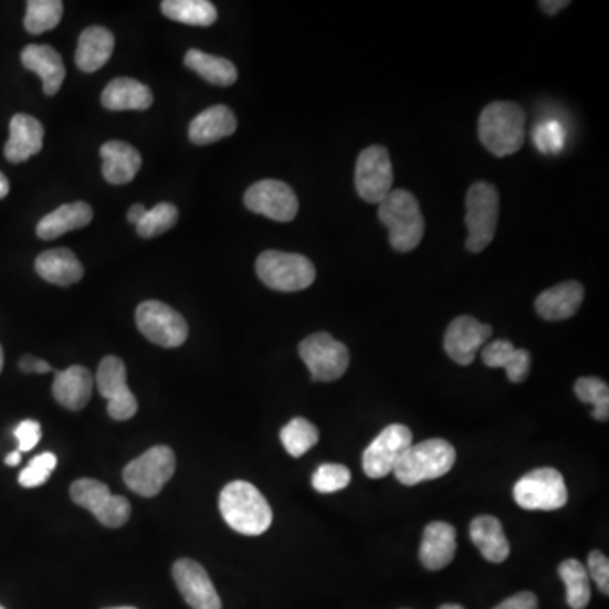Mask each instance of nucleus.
<instances>
[{
	"label": "nucleus",
	"mask_w": 609,
	"mask_h": 609,
	"mask_svg": "<svg viewBox=\"0 0 609 609\" xmlns=\"http://www.w3.org/2000/svg\"><path fill=\"white\" fill-rule=\"evenodd\" d=\"M220 515L238 534L258 537L273 523V510L261 491L245 481H232L219 497Z\"/></svg>",
	"instance_id": "nucleus-1"
},
{
	"label": "nucleus",
	"mask_w": 609,
	"mask_h": 609,
	"mask_svg": "<svg viewBox=\"0 0 609 609\" xmlns=\"http://www.w3.org/2000/svg\"><path fill=\"white\" fill-rule=\"evenodd\" d=\"M525 111L515 102H491L480 116L477 134L491 155H515L525 143Z\"/></svg>",
	"instance_id": "nucleus-2"
},
{
	"label": "nucleus",
	"mask_w": 609,
	"mask_h": 609,
	"mask_svg": "<svg viewBox=\"0 0 609 609\" xmlns=\"http://www.w3.org/2000/svg\"><path fill=\"white\" fill-rule=\"evenodd\" d=\"M379 220L390 231V244L398 253L419 248L426 232V220L419 200L407 190H391L379 203Z\"/></svg>",
	"instance_id": "nucleus-3"
},
{
	"label": "nucleus",
	"mask_w": 609,
	"mask_h": 609,
	"mask_svg": "<svg viewBox=\"0 0 609 609\" xmlns=\"http://www.w3.org/2000/svg\"><path fill=\"white\" fill-rule=\"evenodd\" d=\"M454 464V445L444 439H430L411 444L395 465L393 474L405 486H417L445 476Z\"/></svg>",
	"instance_id": "nucleus-4"
},
{
	"label": "nucleus",
	"mask_w": 609,
	"mask_h": 609,
	"mask_svg": "<svg viewBox=\"0 0 609 609\" xmlns=\"http://www.w3.org/2000/svg\"><path fill=\"white\" fill-rule=\"evenodd\" d=\"M500 196L494 185L477 181L465 193V225L468 241L465 249L471 253H481L496 234Z\"/></svg>",
	"instance_id": "nucleus-5"
},
{
	"label": "nucleus",
	"mask_w": 609,
	"mask_h": 609,
	"mask_svg": "<svg viewBox=\"0 0 609 609\" xmlns=\"http://www.w3.org/2000/svg\"><path fill=\"white\" fill-rule=\"evenodd\" d=\"M256 273L267 288L302 292L315 282L317 271L308 258L282 251H264L256 261Z\"/></svg>",
	"instance_id": "nucleus-6"
},
{
	"label": "nucleus",
	"mask_w": 609,
	"mask_h": 609,
	"mask_svg": "<svg viewBox=\"0 0 609 609\" xmlns=\"http://www.w3.org/2000/svg\"><path fill=\"white\" fill-rule=\"evenodd\" d=\"M513 497L519 508L528 512H556L569 500L566 481L554 468L534 469L513 487Z\"/></svg>",
	"instance_id": "nucleus-7"
},
{
	"label": "nucleus",
	"mask_w": 609,
	"mask_h": 609,
	"mask_svg": "<svg viewBox=\"0 0 609 609\" xmlns=\"http://www.w3.org/2000/svg\"><path fill=\"white\" fill-rule=\"evenodd\" d=\"M177 459L166 445H156L145 454L130 461L124 469V481L134 493L153 497L161 493L162 487L175 474Z\"/></svg>",
	"instance_id": "nucleus-8"
},
{
	"label": "nucleus",
	"mask_w": 609,
	"mask_h": 609,
	"mask_svg": "<svg viewBox=\"0 0 609 609\" xmlns=\"http://www.w3.org/2000/svg\"><path fill=\"white\" fill-rule=\"evenodd\" d=\"M298 353L314 381H336L343 378L349 368V350L327 332H317L303 339Z\"/></svg>",
	"instance_id": "nucleus-9"
},
{
	"label": "nucleus",
	"mask_w": 609,
	"mask_h": 609,
	"mask_svg": "<svg viewBox=\"0 0 609 609\" xmlns=\"http://www.w3.org/2000/svg\"><path fill=\"white\" fill-rule=\"evenodd\" d=\"M73 502L88 510L98 522L108 528L126 525L130 516V503L126 497L108 491L107 484L97 480H78L70 487Z\"/></svg>",
	"instance_id": "nucleus-10"
},
{
	"label": "nucleus",
	"mask_w": 609,
	"mask_h": 609,
	"mask_svg": "<svg viewBox=\"0 0 609 609\" xmlns=\"http://www.w3.org/2000/svg\"><path fill=\"white\" fill-rule=\"evenodd\" d=\"M136 324L146 339L166 349L180 347L188 337L185 318L174 308L156 300L143 302L137 307Z\"/></svg>",
	"instance_id": "nucleus-11"
},
{
	"label": "nucleus",
	"mask_w": 609,
	"mask_h": 609,
	"mask_svg": "<svg viewBox=\"0 0 609 609\" xmlns=\"http://www.w3.org/2000/svg\"><path fill=\"white\" fill-rule=\"evenodd\" d=\"M95 382L98 393L107 400V413L111 419L117 422L133 419L137 411V400L127 386L126 365L119 357L107 356L102 359Z\"/></svg>",
	"instance_id": "nucleus-12"
},
{
	"label": "nucleus",
	"mask_w": 609,
	"mask_h": 609,
	"mask_svg": "<svg viewBox=\"0 0 609 609\" xmlns=\"http://www.w3.org/2000/svg\"><path fill=\"white\" fill-rule=\"evenodd\" d=\"M393 188V166L388 149L369 146L356 162V190L363 200L381 203Z\"/></svg>",
	"instance_id": "nucleus-13"
},
{
	"label": "nucleus",
	"mask_w": 609,
	"mask_h": 609,
	"mask_svg": "<svg viewBox=\"0 0 609 609\" xmlns=\"http://www.w3.org/2000/svg\"><path fill=\"white\" fill-rule=\"evenodd\" d=\"M411 444H413V435L407 426L393 423L386 427L363 454V469L366 476L371 480H381L393 473L395 465Z\"/></svg>",
	"instance_id": "nucleus-14"
},
{
	"label": "nucleus",
	"mask_w": 609,
	"mask_h": 609,
	"mask_svg": "<svg viewBox=\"0 0 609 609\" xmlns=\"http://www.w3.org/2000/svg\"><path fill=\"white\" fill-rule=\"evenodd\" d=\"M244 203L251 212L276 222H292L300 207L293 188L279 180L258 181L249 187Z\"/></svg>",
	"instance_id": "nucleus-15"
},
{
	"label": "nucleus",
	"mask_w": 609,
	"mask_h": 609,
	"mask_svg": "<svg viewBox=\"0 0 609 609\" xmlns=\"http://www.w3.org/2000/svg\"><path fill=\"white\" fill-rule=\"evenodd\" d=\"M493 336V327L477 318L462 315L454 318L444 337V349L459 366L473 365L481 347Z\"/></svg>",
	"instance_id": "nucleus-16"
},
{
	"label": "nucleus",
	"mask_w": 609,
	"mask_h": 609,
	"mask_svg": "<svg viewBox=\"0 0 609 609\" xmlns=\"http://www.w3.org/2000/svg\"><path fill=\"white\" fill-rule=\"evenodd\" d=\"M174 579L191 609H222L216 586L212 585L207 570L196 560H177L174 566Z\"/></svg>",
	"instance_id": "nucleus-17"
},
{
	"label": "nucleus",
	"mask_w": 609,
	"mask_h": 609,
	"mask_svg": "<svg viewBox=\"0 0 609 609\" xmlns=\"http://www.w3.org/2000/svg\"><path fill=\"white\" fill-rule=\"evenodd\" d=\"M21 62L43 80L44 94H59L66 75L65 63L59 51L48 44H30L22 50Z\"/></svg>",
	"instance_id": "nucleus-18"
},
{
	"label": "nucleus",
	"mask_w": 609,
	"mask_h": 609,
	"mask_svg": "<svg viewBox=\"0 0 609 609\" xmlns=\"http://www.w3.org/2000/svg\"><path fill=\"white\" fill-rule=\"evenodd\" d=\"M455 528L448 522H432L423 531L420 560L429 570H440L454 560L458 542Z\"/></svg>",
	"instance_id": "nucleus-19"
},
{
	"label": "nucleus",
	"mask_w": 609,
	"mask_h": 609,
	"mask_svg": "<svg viewBox=\"0 0 609 609\" xmlns=\"http://www.w3.org/2000/svg\"><path fill=\"white\" fill-rule=\"evenodd\" d=\"M44 127L36 117L15 114L9 124L6 158L11 162L28 161L43 148Z\"/></svg>",
	"instance_id": "nucleus-20"
},
{
	"label": "nucleus",
	"mask_w": 609,
	"mask_h": 609,
	"mask_svg": "<svg viewBox=\"0 0 609 609\" xmlns=\"http://www.w3.org/2000/svg\"><path fill=\"white\" fill-rule=\"evenodd\" d=\"M582 300L585 286L579 282H564L540 293L535 300V311L545 321H567L579 312Z\"/></svg>",
	"instance_id": "nucleus-21"
},
{
	"label": "nucleus",
	"mask_w": 609,
	"mask_h": 609,
	"mask_svg": "<svg viewBox=\"0 0 609 609\" xmlns=\"http://www.w3.org/2000/svg\"><path fill=\"white\" fill-rule=\"evenodd\" d=\"M92 390H94V376L83 366H72L54 376V400L69 410L78 411L87 407Z\"/></svg>",
	"instance_id": "nucleus-22"
},
{
	"label": "nucleus",
	"mask_w": 609,
	"mask_h": 609,
	"mask_svg": "<svg viewBox=\"0 0 609 609\" xmlns=\"http://www.w3.org/2000/svg\"><path fill=\"white\" fill-rule=\"evenodd\" d=\"M102 175L113 185H126L141 170L143 159L134 146L124 141H108L102 146Z\"/></svg>",
	"instance_id": "nucleus-23"
},
{
	"label": "nucleus",
	"mask_w": 609,
	"mask_h": 609,
	"mask_svg": "<svg viewBox=\"0 0 609 609\" xmlns=\"http://www.w3.org/2000/svg\"><path fill=\"white\" fill-rule=\"evenodd\" d=\"M238 129V119L228 105H213L191 120L188 136L193 145L206 146L232 136Z\"/></svg>",
	"instance_id": "nucleus-24"
},
{
	"label": "nucleus",
	"mask_w": 609,
	"mask_h": 609,
	"mask_svg": "<svg viewBox=\"0 0 609 609\" xmlns=\"http://www.w3.org/2000/svg\"><path fill=\"white\" fill-rule=\"evenodd\" d=\"M114 44L116 40L107 28L91 25L80 34L75 54L76 66L85 73L97 72L113 56Z\"/></svg>",
	"instance_id": "nucleus-25"
},
{
	"label": "nucleus",
	"mask_w": 609,
	"mask_h": 609,
	"mask_svg": "<svg viewBox=\"0 0 609 609\" xmlns=\"http://www.w3.org/2000/svg\"><path fill=\"white\" fill-rule=\"evenodd\" d=\"M92 219H94V210L87 202L65 203L40 220L36 234L44 241H51V239L62 238L66 232L87 228Z\"/></svg>",
	"instance_id": "nucleus-26"
},
{
	"label": "nucleus",
	"mask_w": 609,
	"mask_h": 609,
	"mask_svg": "<svg viewBox=\"0 0 609 609\" xmlns=\"http://www.w3.org/2000/svg\"><path fill=\"white\" fill-rule=\"evenodd\" d=\"M487 368H505L512 382H523L531 375L532 356L527 349H516L510 340L497 339L481 353Z\"/></svg>",
	"instance_id": "nucleus-27"
},
{
	"label": "nucleus",
	"mask_w": 609,
	"mask_h": 609,
	"mask_svg": "<svg viewBox=\"0 0 609 609\" xmlns=\"http://www.w3.org/2000/svg\"><path fill=\"white\" fill-rule=\"evenodd\" d=\"M36 273L44 282L70 286L83 279V266L70 249H50L36 258Z\"/></svg>",
	"instance_id": "nucleus-28"
},
{
	"label": "nucleus",
	"mask_w": 609,
	"mask_h": 609,
	"mask_svg": "<svg viewBox=\"0 0 609 609\" xmlns=\"http://www.w3.org/2000/svg\"><path fill=\"white\" fill-rule=\"evenodd\" d=\"M471 538L484 559L493 564L505 563L510 557V542L506 538L503 525L496 516H476L471 523Z\"/></svg>",
	"instance_id": "nucleus-29"
},
{
	"label": "nucleus",
	"mask_w": 609,
	"mask_h": 609,
	"mask_svg": "<svg viewBox=\"0 0 609 609\" xmlns=\"http://www.w3.org/2000/svg\"><path fill=\"white\" fill-rule=\"evenodd\" d=\"M102 105L108 111H146L153 105V92L145 83L120 76L102 92Z\"/></svg>",
	"instance_id": "nucleus-30"
},
{
	"label": "nucleus",
	"mask_w": 609,
	"mask_h": 609,
	"mask_svg": "<svg viewBox=\"0 0 609 609\" xmlns=\"http://www.w3.org/2000/svg\"><path fill=\"white\" fill-rule=\"evenodd\" d=\"M185 65L219 87H231L238 80V69L234 63L200 50L188 51L185 54Z\"/></svg>",
	"instance_id": "nucleus-31"
},
{
	"label": "nucleus",
	"mask_w": 609,
	"mask_h": 609,
	"mask_svg": "<svg viewBox=\"0 0 609 609\" xmlns=\"http://www.w3.org/2000/svg\"><path fill=\"white\" fill-rule=\"evenodd\" d=\"M162 14L181 24L207 28L217 21V9L209 0H165Z\"/></svg>",
	"instance_id": "nucleus-32"
},
{
	"label": "nucleus",
	"mask_w": 609,
	"mask_h": 609,
	"mask_svg": "<svg viewBox=\"0 0 609 609\" xmlns=\"http://www.w3.org/2000/svg\"><path fill=\"white\" fill-rule=\"evenodd\" d=\"M559 576L567 589V605L573 609L588 608L591 601V582L585 564L577 559L564 560L559 566Z\"/></svg>",
	"instance_id": "nucleus-33"
},
{
	"label": "nucleus",
	"mask_w": 609,
	"mask_h": 609,
	"mask_svg": "<svg viewBox=\"0 0 609 609\" xmlns=\"http://www.w3.org/2000/svg\"><path fill=\"white\" fill-rule=\"evenodd\" d=\"M318 437L321 435H318L317 427L308 422L307 419H302V417L290 420L280 433L283 448L292 458H302V455L307 454L311 449L318 444Z\"/></svg>",
	"instance_id": "nucleus-34"
},
{
	"label": "nucleus",
	"mask_w": 609,
	"mask_h": 609,
	"mask_svg": "<svg viewBox=\"0 0 609 609\" xmlns=\"http://www.w3.org/2000/svg\"><path fill=\"white\" fill-rule=\"evenodd\" d=\"M63 2L60 0H30L24 28L28 33L41 34L54 30L62 21Z\"/></svg>",
	"instance_id": "nucleus-35"
},
{
	"label": "nucleus",
	"mask_w": 609,
	"mask_h": 609,
	"mask_svg": "<svg viewBox=\"0 0 609 609\" xmlns=\"http://www.w3.org/2000/svg\"><path fill=\"white\" fill-rule=\"evenodd\" d=\"M574 391L580 401L595 405L592 417L599 422H608L609 420V388L602 379L579 378L574 385Z\"/></svg>",
	"instance_id": "nucleus-36"
},
{
	"label": "nucleus",
	"mask_w": 609,
	"mask_h": 609,
	"mask_svg": "<svg viewBox=\"0 0 609 609\" xmlns=\"http://www.w3.org/2000/svg\"><path fill=\"white\" fill-rule=\"evenodd\" d=\"M178 222V209L174 203L162 202L146 210L141 222L136 225L137 234L145 239L156 238L162 232L170 231Z\"/></svg>",
	"instance_id": "nucleus-37"
},
{
	"label": "nucleus",
	"mask_w": 609,
	"mask_h": 609,
	"mask_svg": "<svg viewBox=\"0 0 609 609\" xmlns=\"http://www.w3.org/2000/svg\"><path fill=\"white\" fill-rule=\"evenodd\" d=\"M350 483V471L343 464L318 465L314 476H312V486L322 494L337 493V491L346 490Z\"/></svg>",
	"instance_id": "nucleus-38"
},
{
	"label": "nucleus",
	"mask_w": 609,
	"mask_h": 609,
	"mask_svg": "<svg viewBox=\"0 0 609 609\" xmlns=\"http://www.w3.org/2000/svg\"><path fill=\"white\" fill-rule=\"evenodd\" d=\"M532 137H534V145L537 146L538 151L544 155H559L564 149V143H566V130L557 120H544L534 127Z\"/></svg>",
	"instance_id": "nucleus-39"
},
{
	"label": "nucleus",
	"mask_w": 609,
	"mask_h": 609,
	"mask_svg": "<svg viewBox=\"0 0 609 609\" xmlns=\"http://www.w3.org/2000/svg\"><path fill=\"white\" fill-rule=\"evenodd\" d=\"M59 464L56 455L51 452H44V454L36 455L33 461L28 464V468L22 469V473L19 474V484L22 487H38L41 484L46 483L50 480L51 473Z\"/></svg>",
	"instance_id": "nucleus-40"
},
{
	"label": "nucleus",
	"mask_w": 609,
	"mask_h": 609,
	"mask_svg": "<svg viewBox=\"0 0 609 609\" xmlns=\"http://www.w3.org/2000/svg\"><path fill=\"white\" fill-rule=\"evenodd\" d=\"M589 579L595 580L602 595H609V560L601 550H592L588 557Z\"/></svg>",
	"instance_id": "nucleus-41"
},
{
	"label": "nucleus",
	"mask_w": 609,
	"mask_h": 609,
	"mask_svg": "<svg viewBox=\"0 0 609 609\" xmlns=\"http://www.w3.org/2000/svg\"><path fill=\"white\" fill-rule=\"evenodd\" d=\"M14 435L18 439L21 454L22 452L33 451L41 440V426L36 420H24L15 427Z\"/></svg>",
	"instance_id": "nucleus-42"
},
{
	"label": "nucleus",
	"mask_w": 609,
	"mask_h": 609,
	"mask_svg": "<svg viewBox=\"0 0 609 609\" xmlns=\"http://www.w3.org/2000/svg\"><path fill=\"white\" fill-rule=\"evenodd\" d=\"M493 609H538V599L531 591L516 592L512 598L505 599Z\"/></svg>",
	"instance_id": "nucleus-43"
},
{
	"label": "nucleus",
	"mask_w": 609,
	"mask_h": 609,
	"mask_svg": "<svg viewBox=\"0 0 609 609\" xmlns=\"http://www.w3.org/2000/svg\"><path fill=\"white\" fill-rule=\"evenodd\" d=\"M19 368H21L22 372H36V375H44V372L53 371L50 363L33 356L22 357L21 363H19Z\"/></svg>",
	"instance_id": "nucleus-44"
},
{
	"label": "nucleus",
	"mask_w": 609,
	"mask_h": 609,
	"mask_svg": "<svg viewBox=\"0 0 609 609\" xmlns=\"http://www.w3.org/2000/svg\"><path fill=\"white\" fill-rule=\"evenodd\" d=\"M538 6H540L545 14L554 15L566 9L567 6H570V2L569 0H542V2H538Z\"/></svg>",
	"instance_id": "nucleus-45"
},
{
	"label": "nucleus",
	"mask_w": 609,
	"mask_h": 609,
	"mask_svg": "<svg viewBox=\"0 0 609 609\" xmlns=\"http://www.w3.org/2000/svg\"><path fill=\"white\" fill-rule=\"evenodd\" d=\"M146 210L148 209H146L145 206L136 203V206L130 207L129 213H127V220H129L130 224H139L143 217H145Z\"/></svg>",
	"instance_id": "nucleus-46"
},
{
	"label": "nucleus",
	"mask_w": 609,
	"mask_h": 609,
	"mask_svg": "<svg viewBox=\"0 0 609 609\" xmlns=\"http://www.w3.org/2000/svg\"><path fill=\"white\" fill-rule=\"evenodd\" d=\"M9 193V180L4 174H0V199H4Z\"/></svg>",
	"instance_id": "nucleus-47"
},
{
	"label": "nucleus",
	"mask_w": 609,
	"mask_h": 609,
	"mask_svg": "<svg viewBox=\"0 0 609 609\" xmlns=\"http://www.w3.org/2000/svg\"><path fill=\"white\" fill-rule=\"evenodd\" d=\"M21 462V452L14 451L6 458V464L8 465H18Z\"/></svg>",
	"instance_id": "nucleus-48"
},
{
	"label": "nucleus",
	"mask_w": 609,
	"mask_h": 609,
	"mask_svg": "<svg viewBox=\"0 0 609 609\" xmlns=\"http://www.w3.org/2000/svg\"><path fill=\"white\" fill-rule=\"evenodd\" d=\"M2 369H4V350L0 346V372H2Z\"/></svg>",
	"instance_id": "nucleus-49"
},
{
	"label": "nucleus",
	"mask_w": 609,
	"mask_h": 609,
	"mask_svg": "<svg viewBox=\"0 0 609 609\" xmlns=\"http://www.w3.org/2000/svg\"><path fill=\"white\" fill-rule=\"evenodd\" d=\"M439 609H465L461 605H442Z\"/></svg>",
	"instance_id": "nucleus-50"
},
{
	"label": "nucleus",
	"mask_w": 609,
	"mask_h": 609,
	"mask_svg": "<svg viewBox=\"0 0 609 609\" xmlns=\"http://www.w3.org/2000/svg\"><path fill=\"white\" fill-rule=\"evenodd\" d=\"M105 609H136V608H130V606H119V608H105Z\"/></svg>",
	"instance_id": "nucleus-51"
},
{
	"label": "nucleus",
	"mask_w": 609,
	"mask_h": 609,
	"mask_svg": "<svg viewBox=\"0 0 609 609\" xmlns=\"http://www.w3.org/2000/svg\"><path fill=\"white\" fill-rule=\"evenodd\" d=\"M0 609H6L4 606H0Z\"/></svg>",
	"instance_id": "nucleus-52"
}]
</instances>
